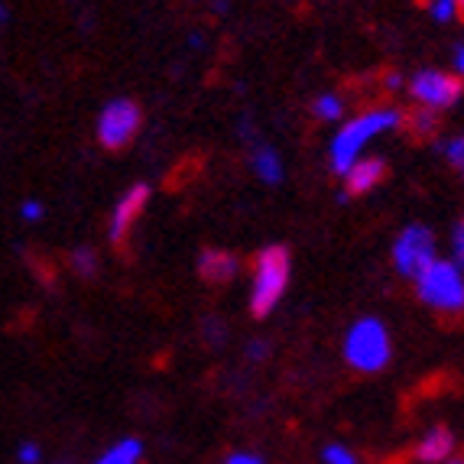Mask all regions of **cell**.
I'll return each mask as SVG.
<instances>
[{"mask_svg": "<svg viewBox=\"0 0 464 464\" xmlns=\"http://www.w3.org/2000/svg\"><path fill=\"white\" fill-rule=\"evenodd\" d=\"M402 117L406 114L400 108H371L364 114L351 117L348 124L332 137V143H328V166H332L334 176H344L364 156L367 143L377 140L380 133L400 130Z\"/></svg>", "mask_w": 464, "mask_h": 464, "instance_id": "cell-1", "label": "cell"}, {"mask_svg": "<svg viewBox=\"0 0 464 464\" xmlns=\"http://www.w3.org/2000/svg\"><path fill=\"white\" fill-rule=\"evenodd\" d=\"M289 273H293V260L289 250L270 244L254 256V276H250V315L266 318L279 305L283 293L289 286Z\"/></svg>", "mask_w": 464, "mask_h": 464, "instance_id": "cell-2", "label": "cell"}, {"mask_svg": "<svg viewBox=\"0 0 464 464\" xmlns=\"http://www.w3.org/2000/svg\"><path fill=\"white\" fill-rule=\"evenodd\" d=\"M416 295L426 309H432L441 318L464 315V270L451 256L449 260L441 256L416 279Z\"/></svg>", "mask_w": 464, "mask_h": 464, "instance_id": "cell-3", "label": "cell"}, {"mask_svg": "<svg viewBox=\"0 0 464 464\" xmlns=\"http://www.w3.org/2000/svg\"><path fill=\"white\" fill-rule=\"evenodd\" d=\"M390 357H393L390 328L373 315L357 318L344 334V361L357 373H380L390 364Z\"/></svg>", "mask_w": 464, "mask_h": 464, "instance_id": "cell-4", "label": "cell"}, {"mask_svg": "<svg viewBox=\"0 0 464 464\" xmlns=\"http://www.w3.org/2000/svg\"><path fill=\"white\" fill-rule=\"evenodd\" d=\"M390 256H393L396 273L416 283L439 260V240H435V234L426 225H406L396 234Z\"/></svg>", "mask_w": 464, "mask_h": 464, "instance_id": "cell-5", "label": "cell"}, {"mask_svg": "<svg viewBox=\"0 0 464 464\" xmlns=\"http://www.w3.org/2000/svg\"><path fill=\"white\" fill-rule=\"evenodd\" d=\"M406 94L416 101V108H426V111H449L455 108L458 101L464 94V82L455 78L451 72H441V69H422L406 82Z\"/></svg>", "mask_w": 464, "mask_h": 464, "instance_id": "cell-6", "label": "cell"}, {"mask_svg": "<svg viewBox=\"0 0 464 464\" xmlns=\"http://www.w3.org/2000/svg\"><path fill=\"white\" fill-rule=\"evenodd\" d=\"M140 124H143V111H140L137 101L114 98L101 108L98 130L94 133H98V143L104 150H124L140 133Z\"/></svg>", "mask_w": 464, "mask_h": 464, "instance_id": "cell-7", "label": "cell"}, {"mask_svg": "<svg viewBox=\"0 0 464 464\" xmlns=\"http://www.w3.org/2000/svg\"><path fill=\"white\" fill-rule=\"evenodd\" d=\"M147 201H150L147 182H137V186H130L124 195H121V201L114 205L111 221H108V240L111 244H124V240L130 237L133 225H137L140 215H143V208H147Z\"/></svg>", "mask_w": 464, "mask_h": 464, "instance_id": "cell-8", "label": "cell"}, {"mask_svg": "<svg viewBox=\"0 0 464 464\" xmlns=\"http://www.w3.org/2000/svg\"><path fill=\"white\" fill-rule=\"evenodd\" d=\"M383 179H387V160H380V156H361V160L341 176L344 188H341L338 198L348 201V198H361V195H371Z\"/></svg>", "mask_w": 464, "mask_h": 464, "instance_id": "cell-9", "label": "cell"}, {"mask_svg": "<svg viewBox=\"0 0 464 464\" xmlns=\"http://www.w3.org/2000/svg\"><path fill=\"white\" fill-rule=\"evenodd\" d=\"M240 273V260L231 250L221 247H205L198 254V276L208 283V286H225Z\"/></svg>", "mask_w": 464, "mask_h": 464, "instance_id": "cell-10", "label": "cell"}, {"mask_svg": "<svg viewBox=\"0 0 464 464\" xmlns=\"http://www.w3.org/2000/svg\"><path fill=\"white\" fill-rule=\"evenodd\" d=\"M451 455H455V435L449 426H432L416 445L419 464H445Z\"/></svg>", "mask_w": 464, "mask_h": 464, "instance_id": "cell-11", "label": "cell"}, {"mask_svg": "<svg viewBox=\"0 0 464 464\" xmlns=\"http://www.w3.org/2000/svg\"><path fill=\"white\" fill-rule=\"evenodd\" d=\"M250 169H254V176L260 179V182H266V186H279L283 176H286L279 153L273 147H266V143H256V147L250 150Z\"/></svg>", "mask_w": 464, "mask_h": 464, "instance_id": "cell-12", "label": "cell"}, {"mask_svg": "<svg viewBox=\"0 0 464 464\" xmlns=\"http://www.w3.org/2000/svg\"><path fill=\"white\" fill-rule=\"evenodd\" d=\"M140 461H143V441L127 435V439L114 441L104 455H98L94 464H140Z\"/></svg>", "mask_w": 464, "mask_h": 464, "instance_id": "cell-13", "label": "cell"}, {"mask_svg": "<svg viewBox=\"0 0 464 464\" xmlns=\"http://www.w3.org/2000/svg\"><path fill=\"white\" fill-rule=\"evenodd\" d=\"M402 127L410 130L412 140H432L439 133V114L426 108H416L412 114L402 117Z\"/></svg>", "mask_w": 464, "mask_h": 464, "instance_id": "cell-14", "label": "cell"}, {"mask_svg": "<svg viewBox=\"0 0 464 464\" xmlns=\"http://www.w3.org/2000/svg\"><path fill=\"white\" fill-rule=\"evenodd\" d=\"M439 153H441V160H445V163H449L451 169L461 176V182H464V133H455V137L441 140Z\"/></svg>", "mask_w": 464, "mask_h": 464, "instance_id": "cell-15", "label": "cell"}, {"mask_svg": "<svg viewBox=\"0 0 464 464\" xmlns=\"http://www.w3.org/2000/svg\"><path fill=\"white\" fill-rule=\"evenodd\" d=\"M69 266L72 273H78L82 279H94L98 276V254L92 247H75L69 254Z\"/></svg>", "mask_w": 464, "mask_h": 464, "instance_id": "cell-16", "label": "cell"}, {"mask_svg": "<svg viewBox=\"0 0 464 464\" xmlns=\"http://www.w3.org/2000/svg\"><path fill=\"white\" fill-rule=\"evenodd\" d=\"M312 114H315L318 121H325V124H332V121H338V117L344 114V101H341L334 92L318 94L315 104H312Z\"/></svg>", "mask_w": 464, "mask_h": 464, "instance_id": "cell-17", "label": "cell"}, {"mask_svg": "<svg viewBox=\"0 0 464 464\" xmlns=\"http://www.w3.org/2000/svg\"><path fill=\"white\" fill-rule=\"evenodd\" d=\"M426 10L435 24H455L458 20V0H432V4H426Z\"/></svg>", "mask_w": 464, "mask_h": 464, "instance_id": "cell-18", "label": "cell"}, {"mask_svg": "<svg viewBox=\"0 0 464 464\" xmlns=\"http://www.w3.org/2000/svg\"><path fill=\"white\" fill-rule=\"evenodd\" d=\"M322 461L325 464H361V458H357L348 445H325V449H322Z\"/></svg>", "mask_w": 464, "mask_h": 464, "instance_id": "cell-19", "label": "cell"}, {"mask_svg": "<svg viewBox=\"0 0 464 464\" xmlns=\"http://www.w3.org/2000/svg\"><path fill=\"white\" fill-rule=\"evenodd\" d=\"M451 254H455L451 260L464 270V218L455 225V231H451Z\"/></svg>", "mask_w": 464, "mask_h": 464, "instance_id": "cell-20", "label": "cell"}, {"mask_svg": "<svg viewBox=\"0 0 464 464\" xmlns=\"http://www.w3.org/2000/svg\"><path fill=\"white\" fill-rule=\"evenodd\" d=\"M16 461L20 464H39L43 461V449H39L36 441H24V445L16 449Z\"/></svg>", "mask_w": 464, "mask_h": 464, "instance_id": "cell-21", "label": "cell"}, {"mask_svg": "<svg viewBox=\"0 0 464 464\" xmlns=\"http://www.w3.org/2000/svg\"><path fill=\"white\" fill-rule=\"evenodd\" d=\"M43 215H46V208H43V201L26 198L24 205H20V218H24V221H43Z\"/></svg>", "mask_w": 464, "mask_h": 464, "instance_id": "cell-22", "label": "cell"}, {"mask_svg": "<svg viewBox=\"0 0 464 464\" xmlns=\"http://www.w3.org/2000/svg\"><path fill=\"white\" fill-rule=\"evenodd\" d=\"M244 354H247L250 361H264V357L270 354V344H266V341H250Z\"/></svg>", "mask_w": 464, "mask_h": 464, "instance_id": "cell-23", "label": "cell"}, {"mask_svg": "<svg viewBox=\"0 0 464 464\" xmlns=\"http://www.w3.org/2000/svg\"><path fill=\"white\" fill-rule=\"evenodd\" d=\"M205 338H211V344H221V338H225V325H221L218 318L205 322Z\"/></svg>", "mask_w": 464, "mask_h": 464, "instance_id": "cell-24", "label": "cell"}, {"mask_svg": "<svg viewBox=\"0 0 464 464\" xmlns=\"http://www.w3.org/2000/svg\"><path fill=\"white\" fill-rule=\"evenodd\" d=\"M451 75L464 82V43L461 46H455V53H451Z\"/></svg>", "mask_w": 464, "mask_h": 464, "instance_id": "cell-25", "label": "cell"}, {"mask_svg": "<svg viewBox=\"0 0 464 464\" xmlns=\"http://www.w3.org/2000/svg\"><path fill=\"white\" fill-rule=\"evenodd\" d=\"M225 464H264V458L254 455V451H234V455L227 458Z\"/></svg>", "mask_w": 464, "mask_h": 464, "instance_id": "cell-26", "label": "cell"}, {"mask_svg": "<svg viewBox=\"0 0 464 464\" xmlns=\"http://www.w3.org/2000/svg\"><path fill=\"white\" fill-rule=\"evenodd\" d=\"M383 88H387V92H406V78H402L400 72H390V75L383 78Z\"/></svg>", "mask_w": 464, "mask_h": 464, "instance_id": "cell-27", "label": "cell"}, {"mask_svg": "<svg viewBox=\"0 0 464 464\" xmlns=\"http://www.w3.org/2000/svg\"><path fill=\"white\" fill-rule=\"evenodd\" d=\"M201 43H205V36H201V33H192V36H188V46H192V49H201Z\"/></svg>", "mask_w": 464, "mask_h": 464, "instance_id": "cell-28", "label": "cell"}, {"mask_svg": "<svg viewBox=\"0 0 464 464\" xmlns=\"http://www.w3.org/2000/svg\"><path fill=\"white\" fill-rule=\"evenodd\" d=\"M7 16H10V10L4 7V4H0V24H7Z\"/></svg>", "mask_w": 464, "mask_h": 464, "instance_id": "cell-29", "label": "cell"}, {"mask_svg": "<svg viewBox=\"0 0 464 464\" xmlns=\"http://www.w3.org/2000/svg\"><path fill=\"white\" fill-rule=\"evenodd\" d=\"M445 464H464V455H451V458H449V461H445Z\"/></svg>", "mask_w": 464, "mask_h": 464, "instance_id": "cell-30", "label": "cell"}, {"mask_svg": "<svg viewBox=\"0 0 464 464\" xmlns=\"http://www.w3.org/2000/svg\"><path fill=\"white\" fill-rule=\"evenodd\" d=\"M458 20H464V0H458Z\"/></svg>", "mask_w": 464, "mask_h": 464, "instance_id": "cell-31", "label": "cell"}]
</instances>
